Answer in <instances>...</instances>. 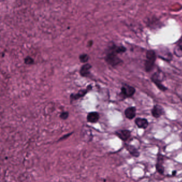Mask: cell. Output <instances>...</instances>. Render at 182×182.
<instances>
[{
	"mask_svg": "<svg viewBox=\"0 0 182 182\" xmlns=\"http://www.w3.org/2000/svg\"><path fill=\"white\" fill-rule=\"evenodd\" d=\"M117 55L118 54L115 53V51L111 46L108 48L107 54L105 56V60L106 62L112 67L120 65L123 62L122 59L117 56Z\"/></svg>",
	"mask_w": 182,
	"mask_h": 182,
	"instance_id": "obj_1",
	"label": "cell"
},
{
	"mask_svg": "<svg viewBox=\"0 0 182 182\" xmlns=\"http://www.w3.org/2000/svg\"><path fill=\"white\" fill-rule=\"evenodd\" d=\"M157 55L154 50H147L146 53V59L145 62V70L146 72H151L155 65Z\"/></svg>",
	"mask_w": 182,
	"mask_h": 182,
	"instance_id": "obj_2",
	"label": "cell"
},
{
	"mask_svg": "<svg viewBox=\"0 0 182 182\" xmlns=\"http://www.w3.org/2000/svg\"><path fill=\"white\" fill-rule=\"evenodd\" d=\"M151 79L160 90L164 92L168 90V88L162 83V82L164 79V75L162 72H155L154 74H153Z\"/></svg>",
	"mask_w": 182,
	"mask_h": 182,
	"instance_id": "obj_3",
	"label": "cell"
},
{
	"mask_svg": "<svg viewBox=\"0 0 182 182\" xmlns=\"http://www.w3.org/2000/svg\"><path fill=\"white\" fill-rule=\"evenodd\" d=\"M136 92L135 88L129 85L125 84L121 88L120 96L123 99L132 97Z\"/></svg>",
	"mask_w": 182,
	"mask_h": 182,
	"instance_id": "obj_4",
	"label": "cell"
},
{
	"mask_svg": "<svg viewBox=\"0 0 182 182\" xmlns=\"http://www.w3.org/2000/svg\"><path fill=\"white\" fill-rule=\"evenodd\" d=\"M115 134L121 140L126 142L131 137V131L128 129L119 130L115 132Z\"/></svg>",
	"mask_w": 182,
	"mask_h": 182,
	"instance_id": "obj_5",
	"label": "cell"
},
{
	"mask_svg": "<svg viewBox=\"0 0 182 182\" xmlns=\"http://www.w3.org/2000/svg\"><path fill=\"white\" fill-rule=\"evenodd\" d=\"M164 160V155L159 154L157 155V161L155 164V168L157 172L160 174L163 175L165 172V167L163 166Z\"/></svg>",
	"mask_w": 182,
	"mask_h": 182,
	"instance_id": "obj_6",
	"label": "cell"
},
{
	"mask_svg": "<svg viewBox=\"0 0 182 182\" xmlns=\"http://www.w3.org/2000/svg\"><path fill=\"white\" fill-rule=\"evenodd\" d=\"M151 114L153 117L158 119L165 114V110L161 106L155 105L151 110Z\"/></svg>",
	"mask_w": 182,
	"mask_h": 182,
	"instance_id": "obj_7",
	"label": "cell"
},
{
	"mask_svg": "<svg viewBox=\"0 0 182 182\" xmlns=\"http://www.w3.org/2000/svg\"><path fill=\"white\" fill-rule=\"evenodd\" d=\"M135 123L137 127L143 129H146L149 125L148 120L142 117H137L135 120Z\"/></svg>",
	"mask_w": 182,
	"mask_h": 182,
	"instance_id": "obj_8",
	"label": "cell"
},
{
	"mask_svg": "<svg viewBox=\"0 0 182 182\" xmlns=\"http://www.w3.org/2000/svg\"><path fill=\"white\" fill-rule=\"evenodd\" d=\"M136 107L131 106L127 108L125 111V115L126 117L129 120H132L136 115Z\"/></svg>",
	"mask_w": 182,
	"mask_h": 182,
	"instance_id": "obj_9",
	"label": "cell"
},
{
	"mask_svg": "<svg viewBox=\"0 0 182 182\" xmlns=\"http://www.w3.org/2000/svg\"><path fill=\"white\" fill-rule=\"evenodd\" d=\"M125 148L127 150L130 155L135 157H138L140 156V152L135 146L132 145L125 144Z\"/></svg>",
	"mask_w": 182,
	"mask_h": 182,
	"instance_id": "obj_10",
	"label": "cell"
},
{
	"mask_svg": "<svg viewBox=\"0 0 182 182\" xmlns=\"http://www.w3.org/2000/svg\"><path fill=\"white\" fill-rule=\"evenodd\" d=\"M90 88H91V86L89 85L85 89L80 90L77 94H72L70 96L71 100H78L80 98L86 95V94L90 90Z\"/></svg>",
	"mask_w": 182,
	"mask_h": 182,
	"instance_id": "obj_11",
	"label": "cell"
},
{
	"mask_svg": "<svg viewBox=\"0 0 182 182\" xmlns=\"http://www.w3.org/2000/svg\"><path fill=\"white\" fill-rule=\"evenodd\" d=\"M100 119V115L96 112H90L88 114L87 121L90 123H96Z\"/></svg>",
	"mask_w": 182,
	"mask_h": 182,
	"instance_id": "obj_12",
	"label": "cell"
},
{
	"mask_svg": "<svg viewBox=\"0 0 182 182\" xmlns=\"http://www.w3.org/2000/svg\"><path fill=\"white\" fill-rule=\"evenodd\" d=\"M91 68V65L89 64H85L83 65L80 69V74L82 77H87L90 74V70Z\"/></svg>",
	"mask_w": 182,
	"mask_h": 182,
	"instance_id": "obj_13",
	"label": "cell"
},
{
	"mask_svg": "<svg viewBox=\"0 0 182 182\" xmlns=\"http://www.w3.org/2000/svg\"><path fill=\"white\" fill-rule=\"evenodd\" d=\"M174 53L177 57H182V38L177 42L175 48Z\"/></svg>",
	"mask_w": 182,
	"mask_h": 182,
	"instance_id": "obj_14",
	"label": "cell"
},
{
	"mask_svg": "<svg viewBox=\"0 0 182 182\" xmlns=\"http://www.w3.org/2000/svg\"><path fill=\"white\" fill-rule=\"evenodd\" d=\"M79 59L82 63H85L88 61L89 56L87 54H82L79 56Z\"/></svg>",
	"mask_w": 182,
	"mask_h": 182,
	"instance_id": "obj_15",
	"label": "cell"
},
{
	"mask_svg": "<svg viewBox=\"0 0 182 182\" xmlns=\"http://www.w3.org/2000/svg\"><path fill=\"white\" fill-rule=\"evenodd\" d=\"M24 62L26 65H32L34 63V60L30 56H27L24 59Z\"/></svg>",
	"mask_w": 182,
	"mask_h": 182,
	"instance_id": "obj_16",
	"label": "cell"
},
{
	"mask_svg": "<svg viewBox=\"0 0 182 182\" xmlns=\"http://www.w3.org/2000/svg\"><path fill=\"white\" fill-rule=\"evenodd\" d=\"M68 112H64L62 113L60 115V117L63 120H66L68 119Z\"/></svg>",
	"mask_w": 182,
	"mask_h": 182,
	"instance_id": "obj_17",
	"label": "cell"
},
{
	"mask_svg": "<svg viewBox=\"0 0 182 182\" xmlns=\"http://www.w3.org/2000/svg\"><path fill=\"white\" fill-rule=\"evenodd\" d=\"M92 44H93V42L91 40L89 41L88 42L87 46L88 47H91L92 46Z\"/></svg>",
	"mask_w": 182,
	"mask_h": 182,
	"instance_id": "obj_18",
	"label": "cell"
},
{
	"mask_svg": "<svg viewBox=\"0 0 182 182\" xmlns=\"http://www.w3.org/2000/svg\"><path fill=\"white\" fill-rule=\"evenodd\" d=\"M176 172H176V170H174V171H172V175H173V176H174V175H175L176 174Z\"/></svg>",
	"mask_w": 182,
	"mask_h": 182,
	"instance_id": "obj_19",
	"label": "cell"
}]
</instances>
